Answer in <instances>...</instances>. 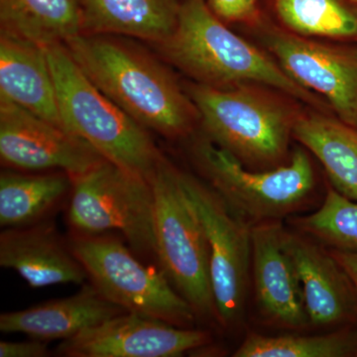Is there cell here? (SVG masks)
<instances>
[{"label":"cell","instance_id":"6da1fadb","mask_svg":"<svg viewBox=\"0 0 357 357\" xmlns=\"http://www.w3.org/2000/svg\"><path fill=\"white\" fill-rule=\"evenodd\" d=\"M65 45L91 83L143 128L178 137L199 116L170 73L144 54L98 35L79 34Z\"/></svg>","mask_w":357,"mask_h":357},{"label":"cell","instance_id":"7a4b0ae2","mask_svg":"<svg viewBox=\"0 0 357 357\" xmlns=\"http://www.w3.org/2000/svg\"><path fill=\"white\" fill-rule=\"evenodd\" d=\"M62 128L103 158L150 181L163 155L143 128L91 83L65 44L45 47Z\"/></svg>","mask_w":357,"mask_h":357},{"label":"cell","instance_id":"3957f363","mask_svg":"<svg viewBox=\"0 0 357 357\" xmlns=\"http://www.w3.org/2000/svg\"><path fill=\"white\" fill-rule=\"evenodd\" d=\"M161 46L173 64L206 86L255 82L312 105L318 102L283 68L225 27L204 0L181 4L177 26Z\"/></svg>","mask_w":357,"mask_h":357},{"label":"cell","instance_id":"277c9868","mask_svg":"<svg viewBox=\"0 0 357 357\" xmlns=\"http://www.w3.org/2000/svg\"><path fill=\"white\" fill-rule=\"evenodd\" d=\"M154 195L157 265L197 316L217 318L210 249L180 170L165 159L150 178Z\"/></svg>","mask_w":357,"mask_h":357},{"label":"cell","instance_id":"5b68a950","mask_svg":"<svg viewBox=\"0 0 357 357\" xmlns=\"http://www.w3.org/2000/svg\"><path fill=\"white\" fill-rule=\"evenodd\" d=\"M72 182L67 213L72 234L116 230L138 257L157 265L154 195L147 178L105 159Z\"/></svg>","mask_w":357,"mask_h":357},{"label":"cell","instance_id":"8992f818","mask_svg":"<svg viewBox=\"0 0 357 357\" xmlns=\"http://www.w3.org/2000/svg\"><path fill=\"white\" fill-rule=\"evenodd\" d=\"M68 243L88 278L105 299L132 312L189 328L196 312L158 266H147L109 234H70Z\"/></svg>","mask_w":357,"mask_h":357},{"label":"cell","instance_id":"52a82bcc","mask_svg":"<svg viewBox=\"0 0 357 357\" xmlns=\"http://www.w3.org/2000/svg\"><path fill=\"white\" fill-rule=\"evenodd\" d=\"M190 96L211 139L241 161L272 162L285 154L290 117L272 100L203 84L192 86Z\"/></svg>","mask_w":357,"mask_h":357},{"label":"cell","instance_id":"ba28073f","mask_svg":"<svg viewBox=\"0 0 357 357\" xmlns=\"http://www.w3.org/2000/svg\"><path fill=\"white\" fill-rule=\"evenodd\" d=\"M202 168L213 189L241 217L274 220L299 208L314 188L311 161L302 149L290 164L266 172L246 170L227 150L204 141L197 148Z\"/></svg>","mask_w":357,"mask_h":357},{"label":"cell","instance_id":"9c48e42d","mask_svg":"<svg viewBox=\"0 0 357 357\" xmlns=\"http://www.w3.org/2000/svg\"><path fill=\"white\" fill-rule=\"evenodd\" d=\"M180 178L208 239L217 319L225 328L236 325L243 316L248 292L251 229L213 188L182 171Z\"/></svg>","mask_w":357,"mask_h":357},{"label":"cell","instance_id":"30bf717a","mask_svg":"<svg viewBox=\"0 0 357 357\" xmlns=\"http://www.w3.org/2000/svg\"><path fill=\"white\" fill-rule=\"evenodd\" d=\"M0 159L8 168L58 170L70 178L105 160L86 141L6 100H0Z\"/></svg>","mask_w":357,"mask_h":357},{"label":"cell","instance_id":"8fae6325","mask_svg":"<svg viewBox=\"0 0 357 357\" xmlns=\"http://www.w3.org/2000/svg\"><path fill=\"white\" fill-rule=\"evenodd\" d=\"M210 335L132 312H123L63 340L65 357H178L204 347Z\"/></svg>","mask_w":357,"mask_h":357},{"label":"cell","instance_id":"7c38bea8","mask_svg":"<svg viewBox=\"0 0 357 357\" xmlns=\"http://www.w3.org/2000/svg\"><path fill=\"white\" fill-rule=\"evenodd\" d=\"M265 43L301 86L325 96L340 121L357 128V50L267 32Z\"/></svg>","mask_w":357,"mask_h":357},{"label":"cell","instance_id":"4fadbf2b","mask_svg":"<svg viewBox=\"0 0 357 357\" xmlns=\"http://www.w3.org/2000/svg\"><path fill=\"white\" fill-rule=\"evenodd\" d=\"M280 222L263 220L251 227L256 300L266 318L282 326L310 325L304 290L292 257L283 243Z\"/></svg>","mask_w":357,"mask_h":357},{"label":"cell","instance_id":"5bb4252c","mask_svg":"<svg viewBox=\"0 0 357 357\" xmlns=\"http://www.w3.org/2000/svg\"><path fill=\"white\" fill-rule=\"evenodd\" d=\"M283 243L299 274L310 324L314 326L356 325V289L331 251L285 230Z\"/></svg>","mask_w":357,"mask_h":357},{"label":"cell","instance_id":"9a60e30c","mask_svg":"<svg viewBox=\"0 0 357 357\" xmlns=\"http://www.w3.org/2000/svg\"><path fill=\"white\" fill-rule=\"evenodd\" d=\"M0 265L13 269L32 288L83 285L88 274L48 220L6 229L0 234Z\"/></svg>","mask_w":357,"mask_h":357},{"label":"cell","instance_id":"2e32d148","mask_svg":"<svg viewBox=\"0 0 357 357\" xmlns=\"http://www.w3.org/2000/svg\"><path fill=\"white\" fill-rule=\"evenodd\" d=\"M126 312L105 299L93 284L84 283L81 290L70 297L3 312L0 316V331L23 333L47 342H63Z\"/></svg>","mask_w":357,"mask_h":357},{"label":"cell","instance_id":"e0dca14e","mask_svg":"<svg viewBox=\"0 0 357 357\" xmlns=\"http://www.w3.org/2000/svg\"><path fill=\"white\" fill-rule=\"evenodd\" d=\"M0 100L62 128L57 93L44 47L1 31Z\"/></svg>","mask_w":357,"mask_h":357},{"label":"cell","instance_id":"ac0fdd59","mask_svg":"<svg viewBox=\"0 0 357 357\" xmlns=\"http://www.w3.org/2000/svg\"><path fill=\"white\" fill-rule=\"evenodd\" d=\"M82 34H119L163 43L177 26V0H77Z\"/></svg>","mask_w":357,"mask_h":357},{"label":"cell","instance_id":"d6986e66","mask_svg":"<svg viewBox=\"0 0 357 357\" xmlns=\"http://www.w3.org/2000/svg\"><path fill=\"white\" fill-rule=\"evenodd\" d=\"M296 138L325 168L335 191L357 201V128L321 115L299 117Z\"/></svg>","mask_w":357,"mask_h":357},{"label":"cell","instance_id":"ffe728a7","mask_svg":"<svg viewBox=\"0 0 357 357\" xmlns=\"http://www.w3.org/2000/svg\"><path fill=\"white\" fill-rule=\"evenodd\" d=\"M69 174H21L0 176V225L27 227L46 220L72 191Z\"/></svg>","mask_w":357,"mask_h":357},{"label":"cell","instance_id":"44dd1931","mask_svg":"<svg viewBox=\"0 0 357 357\" xmlns=\"http://www.w3.org/2000/svg\"><path fill=\"white\" fill-rule=\"evenodd\" d=\"M1 31L41 47L82 34L77 0H0Z\"/></svg>","mask_w":357,"mask_h":357},{"label":"cell","instance_id":"7402d4cb","mask_svg":"<svg viewBox=\"0 0 357 357\" xmlns=\"http://www.w3.org/2000/svg\"><path fill=\"white\" fill-rule=\"evenodd\" d=\"M357 331L325 335H250L234 352L236 357H347L356 356Z\"/></svg>","mask_w":357,"mask_h":357},{"label":"cell","instance_id":"603a6c76","mask_svg":"<svg viewBox=\"0 0 357 357\" xmlns=\"http://www.w3.org/2000/svg\"><path fill=\"white\" fill-rule=\"evenodd\" d=\"M276 9L296 33L330 38L357 36V16L337 0H277Z\"/></svg>","mask_w":357,"mask_h":357},{"label":"cell","instance_id":"cb8c5ba5","mask_svg":"<svg viewBox=\"0 0 357 357\" xmlns=\"http://www.w3.org/2000/svg\"><path fill=\"white\" fill-rule=\"evenodd\" d=\"M296 225L332 249L357 252V201L347 199L333 188L316 213L298 218Z\"/></svg>","mask_w":357,"mask_h":357},{"label":"cell","instance_id":"d4e9b609","mask_svg":"<svg viewBox=\"0 0 357 357\" xmlns=\"http://www.w3.org/2000/svg\"><path fill=\"white\" fill-rule=\"evenodd\" d=\"M213 13L225 20H250L255 13V0H208Z\"/></svg>","mask_w":357,"mask_h":357},{"label":"cell","instance_id":"484cf974","mask_svg":"<svg viewBox=\"0 0 357 357\" xmlns=\"http://www.w3.org/2000/svg\"><path fill=\"white\" fill-rule=\"evenodd\" d=\"M51 356L47 342L33 340L27 342H0V357H47Z\"/></svg>","mask_w":357,"mask_h":357},{"label":"cell","instance_id":"4316f807","mask_svg":"<svg viewBox=\"0 0 357 357\" xmlns=\"http://www.w3.org/2000/svg\"><path fill=\"white\" fill-rule=\"evenodd\" d=\"M331 253L335 260L344 268L347 274L354 283L357 291V252L356 251H342L332 249Z\"/></svg>","mask_w":357,"mask_h":357},{"label":"cell","instance_id":"83f0119b","mask_svg":"<svg viewBox=\"0 0 357 357\" xmlns=\"http://www.w3.org/2000/svg\"><path fill=\"white\" fill-rule=\"evenodd\" d=\"M351 1L354 2V3L357 4V0H351Z\"/></svg>","mask_w":357,"mask_h":357},{"label":"cell","instance_id":"f1b7e54d","mask_svg":"<svg viewBox=\"0 0 357 357\" xmlns=\"http://www.w3.org/2000/svg\"><path fill=\"white\" fill-rule=\"evenodd\" d=\"M356 356H357V351H356Z\"/></svg>","mask_w":357,"mask_h":357}]
</instances>
